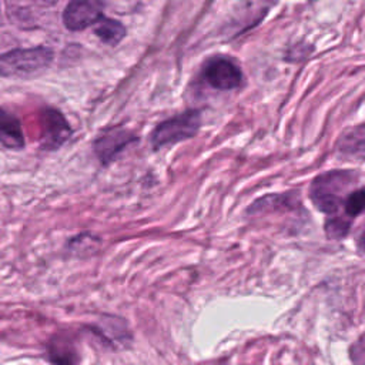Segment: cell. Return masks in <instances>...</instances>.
Masks as SVG:
<instances>
[{"mask_svg":"<svg viewBox=\"0 0 365 365\" xmlns=\"http://www.w3.org/2000/svg\"><path fill=\"white\" fill-rule=\"evenodd\" d=\"M351 358L355 365H365V335L352 345Z\"/></svg>","mask_w":365,"mask_h":365,"instance_id":"cell-13","label":"cell"},{"mask_svg":"<svg viewBox=\"0 0 365 365\" xmlns=\"http://www.w3.org/2000/svg\"><path fill=\"white\" fill-rule=\"evenodd\" d=\"M0 140L3 147L10 150H20L24 147V135L19 120L4 110L0 120Z\"/></svg>","mask_w":365,"mask_h":365,"instance_id":"cell-9","label":"cell"},{"mask_svg":"<svg viewBox=\"0 0 365 365\" xmlns=\"http://www.w3.org/2000/svg\"><path fill=\"white\" fill-rule=\"evenodd\" d=\"M344 208L348 217H355L365 210V188L352 191L344 201Z\"/></svg>","mask_w":365,"mask_h":365,"instance_id":"cell-11","label":"cell"},{"mask_svg":"<svg viewBox=\"0 0 365 365\" xmlns=\"http://www.w3.org/2000/svg\"><path fill=\"white\" fill-rule=\"evenodd\" d=\"M41 147L56 150L63 145L71 135V128L66 118L56 110L47 108L41 113Z\"/></svg>","mask_w":365,"mask_h":365,"instance_id":"cell-6","label":"cell"},{"mask_svg":"<svg viewBox=\"0 0 365 365\" xmlns=\"http://www.w3.org/2000/svg\"><path fill=\"white\" fill-rule=\"evenodd\" d=\"M361 247H362V248H364V251H365V232H364L362 240H361Z\"/></svg>","mask_w":365,"mask_h":365,"instance_id":"cell-14","label":"cell"},{"mask_svg":"<svg viewBox=\"0 0 365 365\" xmlns=\"http://www.w3.org/2000/svg\"><path fill=\"white\" fill-rule=\"evenodd\" d=\"M351 222L342 217H331L325 222V231L329 238H342L348 234Z\"/></svg>","mask_w":365,"mask_h":365,"instance_id":"cell-12","label":"cell"},{"mask_svg":"<svg viewBox=\"0 0 365 365\" xmlns=\"http://www.w3.org/2000/svg\"><path fill=\"white\" fill-rule=\"evenodd\" d=\"M94 33L106 44L114 46L125 36V27L117 20L103 19L98 21L97 27L94 29Z\"/></svg>","mask_w":365,"mask_h":365,"instance_id":"cell-10","label":"cell"},{"mask_svg":"<svg viewBox=\"0 0 365 365\" xmlns=\"http://www.w3.org/2000/svg\"><path fill=\"white\" fill-rule=\"evenodd\" d=\"M53 51L46 47L17 48L1 56V76H27L43 70L50 64Z\"/></svg>","mask_w":365,"mask_h":365,"instance_id":"cell-3","label":"cell"},{"mask_svg":"<svg viewBox=\"0 0 365 365\" xmlns=\"http://www.w3.org/2000/svg\"><path fill=\"white\" fill-rule=\"evenodd\" d=\"M204 76L208 84L218 90H231L241 84L240 68L227 58L211 60L204 70Z\"/></svg>","mask_w":365,"mask_h":365,"instance_id":"cell-7","label":"cell"},{"mask_svg":"<svg viewBox=\"0 0 365 365\" xmlns=\"http://www.w3.org/2000/svg\"><path fill=\"white\" fill-rule=\"evenodd\" d=\"M135 140V134L125 128H108L94 141V153L103 165H108L128 144Z\"/></svg>","mask_w":365,"mask_h":365,"instance_id":"cell-5","label":"cell"},{"mask_svg":"<svg viewBox=\"0 0 365 365\" xmlns=\"http://www.w3.org/2000/svg\"><path fill=\"white\" fill-rule=\"evenodd\" d=\"M354 182V177L348 171H328L318 175L309 190L314 205L327 214H335L341 207L345 190Z\"/></svg>","mask_w":365,"mask_h":365,"instance_id":"cell-1","label":"cell"},{"mask_svg":"<svg viewBox=\"0 0 365 365\" xmlns=\"http://www.w3.org/2000/svg\"><path fill=\"white\" fill-rule=\"evenodd\" d=\"M201 124L198 111H185L173 118L160 123L151 134L153 148H161L170 144L180 143L182 140L191 138L197 134Z\"/></svg>","mask_w":365,"mask_h":365,"instance_id":"cell-2","label":"cell"},{"mask_svg":"<svg viewBox=\"0 0 365 365\" xmlns=\"http://www.w3.org/2000/svg\"><path fill=\"white\" fill-rule=\"evenodd\" d=\"M103 0H71L63 14V21L70 30H83L103 17Z\"/></svg>","mask_w":365,"mask_h":365,"instance_id":"cell-4","label":"cell"},{"mask_svg":"<svg viewBox=\"0 0 365 365\" xmlns=\"http://www.w3.org/2000/svg\"><path fill=\"white\" fill-rule=\"evenodd\" d=\"M48 361L53 365H77L78 354L71 339L67 336H54L47 348Z\"/></svg>","mask_w":365,"mask_h":365,"instance_id":"cell-8","label":"cell"}]
</instances>
